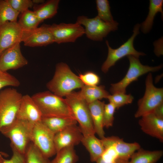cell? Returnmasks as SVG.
I'll list each match as a JSON object with an SVG mask.
<instances>
[{
    "mask_svg": "<svg viewBox=\"0 0 163 163\" xmlns=\"http://www.w3.org/2000/svg\"><path fill=\"white\" fill-rule=\"evenodd\" d=\"M84 85L67 64L60 62L56 64L54 76L46 86L49 91L63 97L74 90L81 88Z\"/></svg>",
    "mask_w": 163,
    "mask_h": 163,
    "instance_id": "1",
    "label": "cell"
},
{
    "mask_svg": "<svg viewBox=\"0 0 163 163\" xmlns=\"http://www.w3.org/2000/svg\"><path fill=\"white\" fill-rule=\"evenodd\" d=\"M31 97L39 108L42 117H58L74 118L65 98L62 97L50 91L35 93Z\"/></svg>",
    "mask_w": 163,
    "mask_h": 163,
    "instance_id": "2",
    "label": "cell"
},
{
    "mask_svg": "<svg viewBox=\"0 0 163 163\" xmlns=\"http://www.w3.org/2000/svg\"><path fill=\"white\" fill-rule=\"evenodd\" d=\"M22 96L13 88L0 91V131L11 126L17 119Z\"/></svg>",
    "mask_w": 163,
    "mask_h": 163,
    "instance_id": "3",
    "label": "cell"
},
{
    "mask_svg": "<svg viewBox=\"0 0 163 163\" xmlns=\"http://www.w3.org/2000/svg\"><path fill=\"white\" fill-rule=\"evenodd\" d=\"M74 118L79 124L83 136L95 133L88 104L78 92L72 91L65 97Z\"/></svg>",
    "mask_w": 163,
    "mask_h": 163,
    "instance_id": "4",
    "label": "cell"
},
{
    "mask_svg": "<svg viewBox=\"0 0 163 163\" xmlns=\"http://www.w3.org/2000/svg\"><path fill=\"white\" fill-rule=\"evenodd\" d=\"M34 126L27 121L17 119L12 125L0 132L9 139L12 149L25 155L31 142Z\"/></svg>",
    "mask_w": 163,
    "mask_h": 163,
    "instance_id": "5",
    "label": "cell"
},
{
    "mask_svg": "<svg viewBox=\"0 0 163 163\" xmlns=\"http://www.w3.org/2000/svg\"><path fill=\"white\" fill-rule=\"evenodd\" d=\"M127 57L129 63L128 71L121 80L111 84L110 90L111 94L117 92L126 93L127 87L132 82L146 73L159 71L162 67L161 65L155 66L144 65L141 63L138 58L132 55Z\"/></svg>",
    "mask_w": 163,
    "mask_h": 163,
    "instance_id": "6",
    "label": "cell"
},
{
    "mask_svg": "<svg viewBox=\"0 0 163 163\" xmlns=\"http://www.w3.org/2000/svg\"><path fill=\"white\" fill-rule=\"evenodd\" d=\"M140 24H136L134 27L132 36L128 40L118 48L113 49L109 45L108 41H106L108 48V54L106 59L102 65L101 70L106 73L110 68L113 66L119 60L126 56L132 55L139 58L145 54L142 52L136 50L133 46V42L136 37L139 33Z\"/></svg>",
    "mask_w": 163,
    "mask_h": 163,
    "instance_id": "7",
    "label": "cell"
},
{
    "mask_svg": "<svg viewBox=\"0 0 163 163\" xmlns=\"http://www.w3.org/2000/svg\"><path fill=\"white\" fill-rule=\"evenodd\" d=\"M145 86L144 95L138 101V108L134 115L136 118L152 113L157 106L163 103V88L154 86L151 72L146 78Z\"/></svg>",
    "mask_w": 163,
    "mask_h": 163,
    "instance_id": "8",
    "label": "cell"
},
{
    "mask_svg": "<svg viewBox=\"0 0 163 163\" xmlns=\"http://www.w3.org/2000/svg\"><path fill=\"white\" fill-rule=\"evenodd\" d=\"M76 22L84 27L85 34L89 39L95 41H101L111 31L117 30L118 23L116 21L105 22L97 16L89 18L82 15L78 16Z\"/></svg>",
    "mask_w": 163,
    "mask_h": 163,
    "instance_id": "9",
    "label": "cell"
},
{
    "mask_svg": "<svg viewBox=\"0 0 163 163\" xmlns=\"http://www.w3.org/2000/svg\"><path fill=\"white\" fill-rule=\"evenodd\" d=\"M54 135L40 121L33 126L31 142L49 158L56 153L54 142Z\"/></svg>",
    "mask_w": 163,
    "mask_h": 163,
    "instance_id": "10",
    "label": "cell"
},
{
    "mask_svg": "<svg viewBox=\"0 0 163 163\" xmlns=\"http://www.w3.org/2000/svg\"><path fill=\"white\" fill-rule=\"evenodd\" d=\"M50 28L54 43L58 44L74 42L85 34L84 27L77 22L53 23Z\"/></svg>",
    "mask_w": 163,
    "mask_h": 163,
    "instance_id": "11",
    "label": "cell"
},
{
    "mask_svg": "<svg viewBox=\"0 0 163 163\" xmlns=\"http://www.w3.org/2000/svg\"><path fill=\"white\" fill-rule=\"evenodd\" d=\"M50 27V25L43 24L33 30H23L21 42L30 47L46 46L54 43Z\"/></svg>",
    "mask_w": 163,
    "mask_h": 163,
    "instance_id": "12",
    "label": "cell"
},
{
    "mask_svg": "<svg viewBox=\"0 0 163 163\" xmlns=\"http://www.w3.org/2000/svg\"><path fill=\"white\" fill-rule=\"evenodd\" d=\"M23 30L18 22H7L0 26V56L6 50L21 42Z\"/></svg>",
    "mask_w": 163,
    "mask_h": 163,
    "instance_id": "13",
    "label": "cell"
},
{
    "mask_svg": "<svg viewBox=\"0 0 163 163\" xmlns=\"http://www.w3.org/2000/svg\"><path fill=\"white\" fill-rule=\"evenodd\" d=\"M20 43H18L5 50L0 56V69L7 72L9 70H16L26 65L28 63L23 55Z\"/></svg>",
    "mask_w": 163,
    "mask_h": 163,
    "instance_id": "14",
    "label": "cell"
},
{
    "mask_svg": "<svg viewBox=\"0 0 163 163\" xmlns=\"http://www.w3.org/2000/svg\"><path fill=\"white\" fill-rule=\"evenodd\" d=\"M83 136L79 127L76 124L71 125L55 134L54 142L56 153L64 148L78 145Z\"/></svg>",
    "mask_w": 163,
    "mask_h": 163,
    "instance_id": "15",
    "label": "cell"
},
{
    "mask_svg": "<svg viewBox=\"0 0 163 163\" xmlns=\"http://www.w3.org/2000/svg\"><path fill=\"white\" fill-rule=\"evenodd\" d=\"M42 113L38 106L28 94L23 95L17 115V119L34 125L41 121Z\"/></svg>",
    "mask_w": 163,
    "mask_h": 163,
    "instance_id": "16",
    "label": "cell"
},
{
    "mask_svg": "<svg viewBox=\"0 0 163 163\" xmlns=\"http://www.w3.org/2000/svg\"><path fill=\"white\" fill-rule=\"evenodd\" d=\"M101 139L104 146L112 147L119 158L127 160H129L132 155L141 148L137 142H126L117 136L105 137Z\"/></svg>",
    "mask_w": 163,
    "mask_h": 163,
    "instance_id": "17",
    "label": "cell"
},
{
    "mask_svg": "<svg viewBox=\"0 0 163 163\" xmlns=\"http://www.w3.org/2000/svg\"><path fill=\"white\" fill-rule=\"evenodd\" d=\"M139 124L145 133L163 142V120L158 118L152 113L141 117Z\"/></svg>",
    "mask_w": 163,
    "mask_h": 163,
    "instance_id": "18",
    "label": "cell"
},
{
    "mask_svg": "<svg viewBox=\"0 0 163 163\" xmlns=\"http://www.w3.org/2000/svg\"><path fill=\"white\" fill-rule=\"evenodd\" d=\"M105 104L104 101L100 100H97L88 104L95 133L101 139L105 137L103 125Z\"/></svg>",
    "mask_w": 163,
    "mask_h": 163,
    "instance_id": "19",
    "label": "cell"
},
{
    "mask_svg": "<svg viewBox=\"0 0 163 163\" xmlns=\"http://www.w3.org/2000/svg\"><path fill=\"white\" fill-rule=\"evenodd\" d=\"M81 142L89 153L92 162H96L104 151L105 148L101 139L97 138L95 134L83 136Z\"/></svg>",
    "mask_w": 163,
    "mask_h": 163,
    "instance_id": "20",
    "label": "cell"
},
{
    "mask_svg": "<svg viewBox=\"0 0 163 163\" xmlns=\"http://www.w3.org/2000/svg\"><path fill=\"white\" fill-rule=\"evenodd\" d=\"M41 122L54 134L77 123L74 118L58 117H43Z\"/></svg>",
    "mask_w": 163,
    "mask_h": 163,
    "instance_id": "21",
    "label": "cell"
},
{
    "mask_svg": "<svg viewBox=\"0 0 163 163\" xmlns=\"http://www.w3.org/2000/svg\"><path fill=\"white\" fill-rule=\"evenodd\" d=\"M78 93L80 96L88 104L103 98L107 99L109 93L104 85L88 86L84 85Z\"/></svg>",
    "mask_w": 163,
    "mask_h": 163,
    "instance_id": "22",
    "label": "cell"
},
{
    "mask_svg": "<svg viewBox=\"0 0 163 163\" xmlns=\"http://www.w3.org/2000/svg\"><path fill=\"white\" fill-rule=\"evenodd\" d=\"M59 2V0H49L40 4H34L33 11L41 23L57 14Z\"/></svg>",
    "mask_w": 163,
    "mask_h": 163,
    "instance_id": "23",
    "label": "cell"
},
{
    "mask_svg": "<svg viewBox=\"0 0 163 163\" xmlns=\"http://www.w3.org/2000/svg\"><path fill=\"white\" fill-rule=\"evenodd\" d=\"M163 155L162 150L151 151L140 148L132 155L128 163H156Z\"/></svg>",
    "mask_w": 163,
    "mask_h": 163,
    "instance_id": "24",
    "label": "cell"
},
{
    "mask_svg": "<svg viewBox=\"0 0 163 163\" xmlns=\"http://www.w3.org/2000/svg\"><path fill=\"white\" fill-rule=\"evenodd\" d=\"M163 1L162 0H150L149 12L144 21L140 24L142 31L144 34L149 32L152 28L154 20L156 14L158 12L161 13L163 19Z\"/></svg>",
    "mask_w": 163,
    "mask_h": 163,
    "instance_id": "25",
    "label": "cell"
},
{
    "mask_svg": "<svg viewBox=\"0 0 163 163\" xmlns=\"http://www.w3.org/2000/svg\"><path fill=\"white\" fill-rule=\"evenodd\" d=\"M18 18V23L24 31L34 29L41 23L34 11L29 9L20 13Z\"/></svg>",
    "mask_w": 163,
    "mask_h": 163,
    "instance_id": "26",
    "label": "cell"
},
{
    "mask_svg": "<svg viewBox=\"0 0 163 163\" xmlns=\"http://www.w3.org/2000/svg\"><path fill=\"white\" fill-rule=\"evenodd\" d=\"M19 14L6 0H0V26L7 22H17Z\"/></svg>",
    "mask_w": 163,
    "mask_h": 163,
    "instance_id": "27",
    "label": "cell"
},
{
    "mask_svg": "<svg viewBox=\"0 0 163 163\" xmlns=\"http://www.w3.org/2000/svg\"><path fill=\"white\" fill-rule=\"evenodd\" d=\"M56 155L50 163H76L78 160V157L73 146L64 148L57 152Z\"/></svg>",
    "mask_w": 163,
    "mask_h": 163,
    "instance_id": "28",
    "label": "cell"
},
{
    "mask_svg": "<svg viewBox=\"0 0 163 163\" xmlns=\"http://www.w3.org/2000/svg\"><path fill=\"white\" fill-rule=\"evenodd\" d=\"M26 163H50L45 156L32 143L29 145L25 154Z\"/></svg>",
    "mask_w": 163,
    "mask_h": 163,
    "instance_id": "29",
    "label": "cell"
},
{
    "mask_svg": "<svg viewBox=\"0 0 163 163\" xmlns=\"http://www.w3.org/2000/svg\"><path fill=\"white\" fill-rule=\"evenodd\" d=\"M95 2L97 11V16L105 22H113L114 21L110 11L109 2L107 0H96Z\"/></svg>",
    "mask_w": 163,
    "mask_h": 163,
    "instance_id": "30",
    "label": "cell"
},
{
    "mask_svg": "<svg viewBox=\"0 0 163 163\" xmlns=\"http://www.w3.org/2000/svg\"><path fill=\"white\" fill-rule=\"evenodd\" d=\"M107 99L109 103L113 104L116 109H118L122 106L131 103L134 99L130 94L117 92L110 94Z\"/></svg>",
    "mask_w": 163,
    "mask_h": 163,
    "instance_id": "31",
    "label": "cell"
},
{
    "mask_svg": "<svg viewBox=\"0 0 163 163\" xmlns=\"http://www.w3.org/2000/svg\"><path fill=\"white\" fill-rule=\"evenodd\" d=\"M116 107L112 104L109 103L104 105L103 117L104 127L109 128L113 124L114 115Z\"/></svg>",
    "mask_w": 163,
    "mask_h": 163,
    "instance_id": "32",
    "label": "cell"
},
{
    "mask_svg": "<svg viewBox=\"0 0 163 163\" xmlns=\"http://www.w3.org/2000/svg\"><path fill=\"white\" fill-rule=\"evenodd\" d=\"M20 85L19 81L15 77L0 69V90L8 86L18 87Z\"/></svg>",
    "mask_w": 163,
    "mask_h": 163,
    "instance_id": "33",
    "label": "cell"
},
{
    "mask_svg": "<svg viewBox=\"0 0 163 163\" xmlns=\"http://www.w3.org/2000/svg\"><path fill=\"white\" fill-rule=\"evenodd\" d=\"M78 77L84 85L88 86H97L100 81L99 77L92 71L80 74Z\"/></svg>",
    "mask_w": 163,
    "mask_h": 163,
    "instance_id": "34",
    "label": "cell"
},
{
    "mask_svg": "<svg viewBox=\"0 0 163 163\" xmlns=\"http://www.w3.org/2000/svg\"><path fill=\"white\" fill-rule=\"evenodd\" d=\"M16 11L21 13L33 7L34 4L32 0H6Z\"/></svg>",
    "mask_w": 163,
    "mask_h": 163,
    "instance_id": "35",
    "label": "cell"
},
{
    "mask_svg": "<svg viewBox=\"0 0 163 163\" xmlns=\"http://www.w3.org/2000/svg\"><path fill=\"white\" fill-rule=\"evenodd\" d=\"M12 155L8 159L5 160L1 163H26L25 155L22 154L14 149H12Z\"/></svg>",
    "mask_w": 163,
    "mask_h": 163,
    "instance_id": "36",
    "label": "cell"
},
{
    "mask_svg": "<svg viewBox=\"0 0 163 163\" xmlns=\"http://www.w3.org/2000/svg\"><path fill=\"white\" fill-rule=\"evenodd\" d=\"M152 113L157 117L163 120V103L157 106Z\"/></svg>",
    "mask_w": 163,
    "mask_h": 163,
    "instance_id": "37",
    "label": "cell"
},
{
    "mask_svg": "<svg viewBox=\"0 0 163 163\" xmlns=\"http://www.w3.org/2000/svg\"><path fill=\"white\" fill-rule=\"evenodd\" d=\"M129 160H124L119 157L116 159L110 161H105L99 158L96 161V163H128Z\"/></svg>",
    "mask_w": 163,
    "mask_h": 163,
    "instance_id": "38",
    "label": "cell"
},
{
    "mask_svg": "<svg viewBox=\"0 0 163 163\" xmlns=\"http://www.w3.org/2000/svg\"><path fill=\"white\" fill-rule=\"evenodd\" d=\"M8 155L5 152L0 151V163L3 161L5 158L8 156Z\"/></svg>",
    "mask_w": 163,
    "mask_h": 163,
    "instance_id": "39",
    "label": "cell"
},
{
    "mask_svg": "<svg viewBox=\"0 0 163 163\" xmlns=\"http://www.w3.org/2000/svg\"><path fill=\"white\" fill-rule=\"evenodd\" d=\"M34 5H39L42 4L45 2L44 0H32Z\"/></svg>",
    "mask_w": 163,
    "mask_h": 163,
    "instance_id": "40",
    "label": "cell"
}]
</instances>
